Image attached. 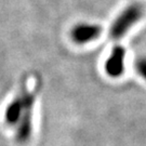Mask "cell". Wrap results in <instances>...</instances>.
I'll list each match as a JSON object with an SVG mask.
<instances>
[{
    "mask_svg": "<svg viewBox=\"0 0 146 146\" xmlns=\"http://www.w3.org/2000/svg\"><path fill=\"white\" fill-rule=\"evenodd\" d=\"M35 104V94L24 92L11 102L5 111V121L10 125H19L17 140L26 141L33 131V106Z\"/></svg>",
    "mask_w": 146,
    "mask_h": 146,
    "instance_id": "cell-1",
    "label": "cell"
},
{
    "mask_svg": "<svg viewBox=\"0 0 146 146\" xmlns=\"http://www.w3.org/2000/svg\"><path fill=\"white\" fill-rule=\"evenodd\" d=\"M135 70L137 75L146 81V56H142L136 60Z\"/></svg>",
    "mask_w": 146,
    "mask_h": 146,
    "instance_id": "cell-5",
    "label": "cell"
},
{
    "mask_svg": "<svg viewBox=\"0 0 146 146\" xmlns=\"http://www.w3.org/2000/svg\"><path fill=\"white\" fill-rule=\"evenodd\" d=\"M127 63V51L125 47L116 44L111 49L104 63V70L111 78H119L125 72Z\"/></svg>",
    "mask_w": 146,
    "mask_h": 146,
    "instance_id": "cell-3",
    "label": "cell"
},
{
    "mask_svg": "<svg viewBox=\"0 0 146 146\" xmlns=\"http://www.w3.org/2000/svg\"><path fill=\"white\" fill-rule=\"evenodd\" d=\"M101 34V26L92 23H78L70 29V38L76 44H88L96 40Z\"/></svg>",
    "mask_w": 146,
    "mask_h": 146,
    "instance_id": "cell-4",
    "label": "cell"
},
{
    "mask_svg": "<svg viewBox=\"0 0 146 146\" xmlns=\"http://www.w3.org/2000/svg\"><path fill=\"white\" fill-rule=\"evenodd\" d=\"M144 7L140 3H131L114 19L110 27V37L119 40L129 33L144 16Z\"/></svg>",
    "mask_w": 146,
    "mask_h": 146,
    "instance_id": "cell-2",
    "label": "cell"
}]
</instances>
